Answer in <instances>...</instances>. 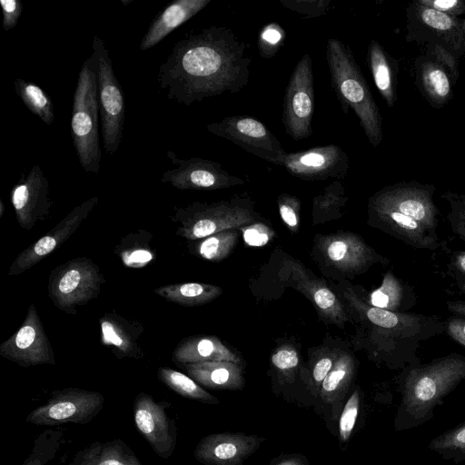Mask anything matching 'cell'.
<instances>
[{"instance_id": "6da1fadb", "label": "cell", "mask_w": 465, "mask_h": 465, "mask_svg": "<svg viewBox=\"0 0 465 465\" xmlns=\"http://www.w3.org/2000/svg\"><path fill=\"white\" fill-rule=\"evenodd\" d=\"M251 62L246 45L232 30L212 25L177 41L159 66L157 80L168 99L189 106L244 88Z\"/></svg>"}, {"instance_id": "7a4b0ae2", "label": "cell", "mask_w": 465, "mask_h": 465, "mask_svg": "<svg viewBox=\"0 0 465 465\" xmlns=\"http://www.w3.org/2000/svg\"><path fill=\"white\" fill-rule=\"evenodd\" d=\"M461 382H465V357L456 353L405 370L399 382L401 400L394 429L410 430L430 420L435 408Z\"/></svg>"}, {"instance_id": "3957f363", "label": "cell", "mask_w": 465, "mask_h": 465, "mask_svg": "<svg viewBox=\"0 0 465 465\" xmlns=\"http://www.w3.org/2000/svg\"><path fill=\"white\" fill-rule=\"evenodd\" d=\"M326 60L331 87L343 113L351 108L370 143L378 146L382 140L381 116L351 50L341 40L329 38Z\"/></svg>"}, {"instance_id": "277c9868", "label": "cell", "mask_w": 465, "mask_h": 465, "mask_svg": "<svg viewBox=\"0 0 465 465\" xmlns=\"http://www.w3.org/2000/svg\"><path fill=\"white\" fill-rule=\"evenodd\" d=\"M99 114L97 61L92 53L83 63L78 74L71 118L74 147L86 173H98L100 169Z\"/></svg>"}, {"instance_id": "5b68a950", "label": "cell", "mask_w": 465, "mask_h": 465, "mask_svg": "<svg viewBox=\"0 0 465 465\" xmlns=\"http://www.w3.org/2000/svg\"><path fill=\"white\" fill-rule=\"evenodd\" d=\"M105 279L87 257L74 258L56 266L48 277V296L59 310L74 315L76 308L95 299Z\"/></svg>"}, {"instance_id": "8992f818", "label": "cell", "mask_w": 465, "mask_h": 465, "mask_svg": "<svg viewBox=\"0 0 465 465\" xmlns=\"http://www.w3.org/2000/svg\"><path fill=\"white\" fill-rule=\"evenodd\" d=\"M97 61L98 103L104 148L114 153L122 142L125 118L124 95L113 69L109 51L98 35L93 40Z\"/></svg>"}, {"instance_id": "52a82bcc", "label": "cell", "mask_w": 465, "mask_h": 465, "mask_svg": "<svg viewBox=\"0 0 465 465\" xmlns=\"http://www.w3.org/2000/svg\"><path fill=\"white\" fill-rule=\"evenodd\" d=\"M172 220L179 223L177 235L197 240L250 225L253 223L254 216L250 208L236 203H193L187 207L177 208Z\"/></svg>"}, {"instance_id": "ba28073f", "label": "cell", "mask_w": 465, "mask_h": 465, "mask_svg": "<svg viewBox=\"0 0 465 465\" xmlns=\"http://www.w3.org/2000/svg\"><path fill=\"white\" fill-rule=\"evenodd\" d=\"M104 397L94 391L69 387L53 391L47 401L30 411L25 421L38 426L84 425L103 410Z\"/></svg>"}, {"instance_id": "9c48e42d", "label": "cell", "mask_w": 465, "mask_h": 465, "mask_svg": "<svg viewBox=\"0 0 465 465\" xmlns=\"http://www.w3.org/2000/svg\"><path fill=\"white\" fill-rule=\"evenodd\" d=\"M282 123L285 132L293 140H302L312 134L314 111L312 61L303 54L298 61L285 89Z\"/></svg>"}, {"instance_id": "30bf717a", "label": "cell", "mask_w": 465, "mask_h": 465, "mask_svg": "<svg viewBox=\"0 0 465 465\" xmlns=\"http://www.w3.org/2000/svg\"><path fill=\"white\" fill-rule=\"evenodd\" d=\"M209 133L227 139L255 156L279 165L286 152L260 121L245 115L228 116L206 125Z\"/></svg>"}, {"instance_id": "8fae6325", "label": "cell", "mask_w": 465, "mask_h": 465, "mask_svg": "<svg viewBox=\"0 0 465 465\" xmlns=\"http://www.w3.org/2000/svg\"><path fill=\"white\" fill-rule=\"evenodd\" d=\"M168 406L166 401H157L146 392H140L133 404L137 430L152 450L164 460L172 457L177 445V427L167 412Z\"/></svg>"}, {"instance_id": "7c38bea8", "label": "cell", "mask_w": 465, "mask_h": 465, "mask_svg": "<svg viewBox=\"0 0 465 465\" xmlns=\"http://www.w3.org/2000/svg\"><path fill=\"white\" fill-rule=\"evenodd\" d=\"M167 157L175 167L165 171L161 182L179 190L213 191L244 183L217 162L199 157L181 159L172 151L167 152Z\"/></svg>"}, {"instance_id": "4fadbf2b", "label": "cell", "mask_w": 465, "mask_h": 465, "mask_svg": "<svg viewBox=\"0 0 465 465\" xmlns=\"http://www.w3.org/2000/svg\"><path fill=\"white\" fill-rule=\"evenodd\" d=\"M0 355L25 368L55 364L54 350L34 303L16 332L0 345Z\"/></svg>"}, {"instance_id": "5bb4252c", "label": "cell", "mask_w": 465, "mask_h": 465, "mask_svg": "<svg viewBox=\"0 0 465 465\" xmlns=\"http://www.w3.org/2000/svg\"><path fill=\"white\" fill-rule=\"evenodd\" d=\"M279 165L283 166L292 176L304 181L341 179L346 176L349 159L339 145L328 144L286 153Z\"/></svg>"}, {"instance_id": "9a60e30c", "label": "cell", "mask_w": 465, "mask_h": 465, "mask_svg": "<svg viewBox=\"0 0 465 465\" xmlns=\"http://www.w3.org/2000/svg\"><path fill=\"white\" fill-rule=\"evenodd\" d=\"M431 196L432 189L429 186L401 183L379 191L371 198L370 206L397 211L433 232L438 210Z\"/></svg>"}, {"instance_id": "2e32d148", "label": "cell", "mask_w": 465, "mask_h": 465, "mask_svg": "<svg viewBox=\"0 0 465 465\" xmlns=\"http://www.w3.org/2000/svg\"><path fill=\"white\" fill-rule=\"evenodd\" d=\"M280 280L304 294L329 322L342 327L348 321L343 305L323 281L314 277L299 261L286 258L278 271Z\"/></svg>"}, {"instance_id": "e0dca14e", "label": "cell", "mask_w": 465, "mask_h": 465, "mask_svg": "<svg viewBox=\"0 0 465 465\" xmlns=\"http://www.w3.org/2000/svg\"><path fill=\"white\" fill-rule=\"evenodd\" d=\"M98 200L97 196H93L78 204L48 232L23 250L12 262L8 275L25 272L55 251L79 228Z\"/></svg>"}, {"instance_id": "ac0fdd59", "label": "cell", "mask_w": 465, "mask_h": 465, "mask_svg": "<svg viewBox=\"0 0 465 465\" xmlns=\"http://www.w3.org/2000/svg\"><path fill=\"white\" fill-rule=\"evenodd\" d=\"M11 203L21 228L33 229L49 215L53 202L49 182L39 165H34L26 176L13 187Z\"/></svg>"}, {"instance_id": "d6986e66", "label": "cell", "mask_w": 465, "mask_h": 465, "mask_svg": "<svg viewBox=\"0 0 465 465\" xmlns=\"http://www.w3.org/2000/svg\"><path fill=\"white\" fill-rule=\"evenodd\" d=\"M266 440L242 432H220L203 437L193 455L203 465H242Z\"/></svg>"}, {"instance_id": "ffe728a7", "label": "cell", "mask_w": 465, "mask_h": 465, "mask_svg": "<svg viewBox=\"0 0 465 465\" xmlns=\"http://www.w3.org/2000/svg\"><path fill=\"white\" fill-rule=\"evenodd\" d=\"M355 374V361L351 354L340 351L322 383L315 411L322 417L329 430L336 435L334 425L349 398L348 393Z\"/></svg>"}, {"instance_id": "44dd1931", "label": "cell", "mask_w": 465, "mask_h": 465, "mask_svg": "<svg viewBox=\"0 0 465 465\" xmlns=\"http://www.w3.org/2000/svg\"><path fill=\"white\" fill-rule=\"evenodd\" d=\"M317 246L325 262L343 272H361L376 257L373 250L359 235L351 232L320 236Z\"/></svg>"}, {"instance_id": "7402d4cb", "label": "cell", "mask_w": 465, "mask_h": 465, "mask_svg": "<svg viewBox=\"0 0 465 465\" xmlns=\"http://www.w3.org/2000/svg\"><path fill=\"white\" fill-rule=\"evenodd\" d=\"M343 295L350 305L371 323L389 331L400 338H414L421 335L427 319L420 315L400 313L378 307L362 301L351 289H345Z\"/></svg>"}, {"instance_id": "603a6c76", "label": "cell", "mask_w": 465, "mask_h": 465, "mask_svg": "<svg viewBox=\"0 0 465 465\" xmlns=\"http://www.w3.org/2000/svg\"><path fill=\"white\" fill-rule=\"evenodd\" d=\"M101 341L118 359H140L144 352L138 343L143 327L115 313H105L100 319Z\"/></svg>"}, {"instance_id": "cb8c5ba5", "label": "cell", "mask_w": 465, "mask_h": 465, "mask_svg": "<svg viewBox=\"0 0 465 465\" xmlns=\"http://www.w3.org/2000/svg\"><path fill=\"white\" fill-rule=\"evenodd\" d=\"M211 0H176L166 5L153 19L144 34L140 51L155 46L170 33L203 10Z\"/></svg>"}, {"instance_id": "d4e9b609", "label": "cell", "mask_w": 465, "mask_h": 465, "mask_svg": "<svg viewBox=\"0 0 465 465\" xmlns=\"http://www.w3.org/2000/svg\"><path fill=\"white\" fill-rule=\"evenodd\" d=\"M182 365L190 377L208 389L238 391L245 384L241 364L232 361H203Z\"/></svg>"}, {"instance_id": "484cf974", "label": "cell", "mask_w": 465, "mask_h": 465, "mask_svg": "<svg viewBox=\"0 0 465 465\" xmlns=\"http://www.w3.org/2000/svg\"><path fill=\"white\" fill-rule=\"evenodd\" d=\"M177 364L227 361L241 364V360L215 336H193L181 341L173 352Z\"/></svg>"}, {"instance_id": "4316f807", "label": "cell", "mask_w": 465, "mask_h": 465, "mask_svg": "<svg viewBox=\"0 0 465 465\" xmlns=\"http://www.w3.org/2000/svg\"><path fill=\"white\" fill-rule=\"evenodd\" d=\"M373 215L404 242L420 249L438 246L435 237L421 224L397 211L370 206Z\"/></svg>"}, {"instance_id": "83f0119b", "label": "cell", "mask_w": 465, "mask_h": 465, "mask_svg": "<svg viewBox=\"0 0 465 465\" xmlns=\"http://www.w3.org/2000/svg\"><path fill=\"white\" fill-rule=\"evenodd\" d=\"M154 293L163 299L183 306H197L216 299L223 290L216 285L201 282L168 284L156 288Z\"/></svg>"}, {"instance_id": "f1b7e54d", "label": "cell", "mask_w": 465, "mask_h": 465, "mask_svg": "<svg viewBox=\"0 0 465 465\" xmlns=\"http://www.w3.org/2000/svg\"><path fill=\"white\" fill-rule=\"evenodd\" d=\"M368 60L377 89L388 106L392 107L395 101L392 69L387 54L374 39L369 45Z\"/></svg>"}, {"instance_id": "f546056e", "label": "cell", "mask_w": 465, "mask_h": 465, "mask_svg": "<svg viewBox=\"0 0 465 465\" xmlns=\"http://www.w3.org/2000/svg\"><path fill=\"white\" fill-rule=\"evenodd\" d=\"M157 375L158 379L166 387L186 399L211 405H216L220 402L215 396L204 390L192 377L181 371L168 367H161Z\"/></svg>"}, {"instance_id": "4dcf8cb0", "label": "cell", "mask_w": 465, "mask_h": 465, "mask_svg": "<svg viewBox=\"0 0 465 465\" xmlns=\"http://www.w3.org/2000/svg\"><path fill=\"white\" fill-rule=\"evenodd\" d=\"M271 363L278 389L274 391L285 398L287 387L296 382L300 357L292 345L278 347L271 356Z\"/></svg>"}, {"instance_id": "1f68e13d", "label": "cell", "mask_w": 465, "mask_h": 465, "mask_svg": "<svg viewBox=\"0 0 465 465\" xmlns=\"http://www.w3.org/2000/svg\"><path fill=\"white\" fill-rule=\"evenodd\" d=\"M14 86L27 109L45 124L51 125L54 119V104L45 92L37 84L20 78L15 80Z\"/></svg>"}, {"instance_id": "d6a6232c", "label": "cell", "mask_w": 465, "mask_h": 465, "mask_svg": "<svg viewBox=\"0 0 465 465\" xmlns=\"http://www.w3.org/2000/svg\"><path fill=\"white\" fill-rule=\"evenodd\" d=\"M428 446L444 460L465 461V421L436 436Z\"/></svg>"}, {"instance_id": "836d02e7", "label": "cell", "mask_w": 465, "mask_h": 465, "mask_svg": "<svg viewBox=\"0 0 465 465\" xmlns=\"http://www.w3.org/2000/svg\"><path fill=\"white\" fill-rule=\"evenodd\" d=\"M238 238L239 232L236 229L223 231L203 238L195 244V251L205 260L220 262L231 253Z\"/></svg>"}, {"instance_id": "e575fe53", "label": "cell", "mask_w": 465, "mask_h": 465, "mask_svg": "<svg viewBox=\"0 0 465 465\" xmlns=\"http://www.w3.org/2000/svg\"><path fill=\"white\" fill-rule=\"evenodd\" d=\"M147 233L143 232V235L139 233L128 235L115 249V252L119 254L126 266L142 267L152 261L153 254L149 247L152 236L146 239Z\"/></svg>"}, {"instance_id": "d590c367", "label": "cell", "mask_w": 465, "mask_h": 465, "mask_svg": "<svg viewBox=\"0 0 465 465\" xmlns=\"http://www.w3.org/2000/svg\"><path fill=\"white\" fill-rule=\"evenodd\" d=\"M62 439L63 430H45L35 439L30 454L21 465H46L59 451Z\"/></svg>"}, {"instance_id": "8d00e7d4", "label": "cell", "mask_w": 465, "mask_h": 465, "mask_svg": "<svg viewBox=\"0 0 465 465\" xmlns=\"http://www.w3.org/2000/svg\"><path fill=\"white\" fill-rule=\"evenodd\" d=\"M404 297V290L399 279L391 272H388L382 280L381 286L374 290L368 303L381 309L398 312Z\"/></svg>"}, {"instance_id": "74e56055", "label": "cell", "mask_w": 465, "mask_h": 465, "mask_svg": "<svg viewBox=\"0 0 465 465\" xmlns=\"http://www.w3.org/2000/svg\"><path fill=\"white\" fill-rule=\"evenodd\" d=\"M421 84L430 101L445 103L450 94V83L445 71L433 63L424 64L421 70Z\"/></svg>"}, {"instance_id": "f35d334b", "label": "cell", "mask_w": 465, "mask_h": 465, "mask_svg": "<svg viewBox=\"0 0 465 465\" xmlns=\"http://www.w3.org/2000/svg\"><path fill=\"white\" fill-rule=\"evenodd\" d=\"M362 394L360 387H355L347 399L337 424V436L341 444L348 443L352 436L361 408Z\"/></svg>"}, {"instance_id": "ab89813d", "label": "cell", "mask_w": 465, "mask_h": 465, "mask_svg": "<svg viewBox=\"0 0 465 465\" xmlns=\"http://www.w3.org/2000/svg\"><path fill=\"white\" fill-rule=\"evenodd\" d=\"M93 465H143L128 445L120 439L103 442Z\"/></svg>"}, {"instance_id": "60d3db41", "label": "cell", "mask_w": 465, "mask_h": 465, "mask_svg": "<svg viewBox=\"0 0 465 465\" xmlns=\"http://www.w3.org/2000/svg\"><path fill=\"white\" fill-rule=\"evenodd\" d=\"M338 355V351L330 349H323L322 351L320 352L312 361L310 371H306L308 391L315 400V402L322 383L332 368Z\"/></svg>"}, {"instance_id": "b9f144b4", "label": "cell", "mask_w": 465, "mask_h": 465, "mask_svg": "<svg viewBox=\"0 0 465 465\" xmlns=\"http://www.w3.org/2000/svg\"><path fill=\"white\" fill-rule=\"evenodd\" d=\"M345 188L339 181L329 184L313 200V217L337 212L345 204Z\"/></svg>"}, {"instance_id": "7bdbcfd3", "label": "cell", "mask_w": 465, "mask_h": 465, "mask_svg": "<svg viewBox=\"0 0 465 465\" xmlns=\"http://www.w3.org/2000/svg\"><path fill=\"white\" fill-rule=\"evenodd\" d=\"M418 15L426 26L438 33L448 34L458 29L459 21L456 17L435 9L419 5Z\"/></svg>"}, {"instance_id": "ee69618b", "label": "cell", "mask_w": 465, "mask_h": 465, "mask_svg": "<svg viewBox=\"0 0 465 465\" xmlns=\"http://www.w3.org/2000/svg\"><path fill=\"white\" fill-rule=\"evenodd\" d=\"M283 38L284 32L281 26L273 23L266 25L258 40L261 55L264 58L272 57L280 49Z\"/></svg>"}, {"instance_id": "f6af8a7d", "label": "cell", "mask_w": 465, "mask_h": 465, "mask_svg": "<svg viewBox=\"0 0 465 465\" xmlns=\"http://www.w3.org/2000/svg\"><path fill=\"white\" fill-rule=\"evenodd\" d=\"M442 197L450 206L449 220L452 230L465 241V195L447 192Z\"/></svg>"}, {"instance_id": "bcb514c9", "label": "cell", "mask_w": 465, "mask_h": 465, "mask_svg": "<svg viewBox=\"0 0 465 465\" xmlns=\"http://www.w3.org/2000/svg\"><path fill=\"white\" fill-rule=\"evenodd\" d=\"M280 3L285 8L307 18L324 15L331 5L330 0H280Z\"/></svg>"}, {"instance_id": "7dc6e473", "label": "cell", "mask_w": 465, "mask_h": 465, "mask_svg": "<svg viewBox=\"0 0 465 465\" xmlns=\"http://www.w3.org/2000/svg\"><path fill=\"white\" fill-rule=\"evenodd\" d=\"M278 208L281 218L285 225L296 232L300 225L301 203L291 194L283 193L278 197Z\"/></svg>"}, {"instance_id": "c3c4849f", "label": "cell", "mask_w": 465, "mask_h": 465, "mask_svg": "<svg viewBox=\"0 0 465 465\" xmlns=\"http://www.w3.org/2000/svg\"><path fill=\"white\" fill-rule=\"evenodd\" d=\"M243 239L248 245L262 246L273 237V231L262 223H252L241 228Z\"/></svg>"}, {"instance_id": "681fc988", "label": "cell", "mask_w": 465, "mask_h": 465, "mask_svg": "<svg viewBox=\"0 0 465 465\" xmlns=\"http://www.w3.org/2000/svg\"><path fill=\"white\" fill-rule=\"evenodd\" d=\"M3 20L2 27L5 31L14 29L23 12V4L18 0H0Z\"/></svg>"}, {"instance_id": "f907efd6", "label": "cell", "mask_w": 465, "mask_h": 465, "mask_svg": "<svg viewBox=\"0 0 465 465\" xmlns=\"http://www.w3.org/2000/svg\"><path fill=\"white\" fill-rule=\"evenodd\" d=\"M418 4L454 17L465 13V1L462 0H420Z\"/></svg>"}, {"instance_id": "816d5d0a", "label": "cell", "mask_w": 465, "mask_h": 465, "mask_svg": "<svg viewBox=\"0 0 465 465\" xmlns=\"http://www.w3.org/2000/svg\"><path fill=\"white\" fill-rule=\"evenodd\" d=\"M102 444L94 441L77 451L69 465H93L100 453Z\"/></svg>"}, {"instance_id": "f5cc1de1", "label": "cell", "mask_w": 465, "mask_h": 465, "mask_svg": "<svg viewBox=\"0 0 465 465\" xmlns=\"http://www.w3.org/2000/svg\"><path fill=\"white\" fill-rule=\"evenodd\" d=\"M448 334L456 341L465 347V320L451 318L447 324Z\"/></svg>"}, {"instance_id": "db71d44e", "label": "cell", "mask_w": 465, "mask_h": 465, "mask_svg": "<svg viewBox=\"0 0 465 465\" xmlns=\"http://www.w3.org/2000/svg\"><path fill=\"white\" fill-rule=\"evenodd\" d=\"M269 465H310V462L303 454L283 453L272 460Z\"/></svg>"}, {"instance_id": "11a10c76", "label": "cell", "mask_w": 465, "mask_h": 465, "mask_svg": "<svg viewBox=\"0 0 465 465\" xmlns=\"http://www.w3.org/2000/svg\"><path fill=\"white\" fill-rule=\"evenodd\" d=\"M448 309L455 314L465 317V302L461 301L448 302Z\"/></svg>"}, {"instance_id": "9f6ffc18", "label": "cell", "mask_w": 465, "mask_h": 465, "mask_svg": "<svg viewBox=\"0 0 465 465\" xmlns=\"http://www.w3.org/2000/svg\"><path fill=\"white\" fill-rule=\"evenodd\" d=\"M453 264L458 271L465 274V252L459 253L455 257Z\"/></svg>"}, {"instance_id": "6f0895ef", "label": "cell", "mask_w": 465, "mask_h": 465, "mask_svg": "<svg viewBox=\"0 0 465 465\" xmlns=\"http://www.w3.org/2000/svg\"><path fill=\"white\" fill-rule=\"evenodd\" d=\"M459 286L461 290H463L465 292V282H460L459 283Z\"/></svg>"}]
</instances>
